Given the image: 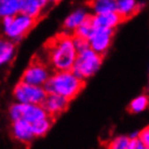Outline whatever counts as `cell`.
Wrapping results in <instances>:
<instances>
[{"label": "cell", "instance_id": "5bb4252c", "mask_svg": "<svg viewBox=\"0 0 149 149\" xmlns=\"http://www.w3.org/2000/svg\"><path fill=\"white\" fill-rule=\"evenodd\" d=\"M141 7L142 6L136 0H116V12L123 21L136 14Z\"/></svg>", "mask_w": 149, "mask_h": 149}, {"label": "cell", "instance_id": "7402d4cb", "mask_svg": "<svg viewBox=\"0 0 149 149\" xmlns=\"http://www.w3.org/2000/svg\"><path fill=\"white\" fill-rule=\"evenodd\" d=\"M72 41H74V48L77 50V52H81L83 50H86L89 49V42L82 38H78L72 36Z\"/></svg>", "mask_w": 149, "mask_h": 149}, {"label": "cell", "instance_id": "603a6c76", "mask_svg": "<svg viewBox=\"0 0 149 149\" xmlns=\"http://www.w3.org/2000/svg\"><path fill=\"white\" fill-rule=\"evenodd\" d=\"M137 138L145 147H148L149 146V127H145L143 130L139 131V132H138Z\"/></svg>", "mask_w": 149, "mask_h": 149}, {"label": "cell", "instance_id": "d6986e66", "mask_svg": "<svg viewBox=\"0 0 149 149\" xmlns=\"http://www.w3.org/2000/svg\"><path fill=\"white\" fill-rule=\"evenodd\" d=\"M148 96L146 94H142V95H138L135 98H133L131 101L130 105H129V111L132 113H141L144 112L148 107Z\"/></svg>", "mask_w": 149, "mask_h": 149}, {"label": "cell", "instance_id": "7a4b0ae2", "mask_svg": "<svg viewBox=\"0 0 149 149\" xmlns=\"http://www.w3.org/2000/svg\"><path fill=\"white\" fill-rule=\"evenodd\" d=\"M84 88V81L71 70L53 71L43 86L47 94H55L70 102Z\"/></svg>", "mask_w": 149, "mask_h": 149}, {"label": "cell", "instance_id": "8992f818", "mask_svg": "<svg viewBox=\"0 0 149 149\" xmlns=\"http://www.w3.org/2000/svg\"><path fill=\"white\" fill-rule=\"evenodd\" d=\"M9 116L12 122L16 120H24L30 124L49 117L41 105H26L19 103H13L10 106Z\"/></svg>", "mask_w": 149, "mask_h": 149}, {"label": "cell", "instance_id": "cb8c5ba5", "mask_svg": "<svg viewBox=\"0 0 149 149\" xmlns=\"http://www.w3.org/2000/svg\"><path fill=\"white\" fill-rule=\"evenodd\" d=\"M129 139H130V138H129ZM144 148H145V146L139 142L138 138L130 139V141H129V144H127V149H144Z\"/></svg>", "mask_w": 149, "mask_h": 149}, {"label": "cell", "instance_id": "7c38bea8", "mask_svg": "<svg viewBox=\"0 0 149 149\" xmlns=\"http://www.w3.org/2000/svg\"><path fill=\"white\" fill-rule=\"evenodd\" d=\"M49 3L48 0H19V13L37 21Z\"/></svg>", "mask_w": 149, "mask_h": 149}, {"label": "cell", "instance_id": "30bf717a", "mask_svg": "<svg viewBox=\"0 0 149 149\" xmlns=\"http://www.w3.org/2000/svg\"><path fill=\"white\" fill-rule=\"evenodd\" d=\"M91 16V12L86 9V7L77 8L74 11H71L69 14L67 15V17L64 19V31L65 34L71 35L74 33V30L78 27H80L83 23L88 21Z\"/></svg>", "mask_w": 149, "mask_h": 149}, {"label": "cell", "instance_id": "277c9868", "mask_svg": "<svg viewBox=\"0 0 149 149\" xmlns=\"http://www.w3.org/2000/svg\"><path fill=\"white\" fill-rule=\"evenodd\" d=\"M102 64H103V55L97 54L89 48L81 52H78L71 71L78 78L84 81L86 79L93 77L100 70Z\"/></svg>", "mask_w": 149, "mask_h": 149}, {"label": "cell", "instance_id": "8fae6325", "mask_svg": "<svg viewBox=\"0 0 149 149\" xmlns=\"http://www.w3.org/2000/svg\"><path fill=\"white\" fill-rule=\"evenodd\" d=\"M68 105H69V101L66 98L55 94H47L41 106L43 107L47 115L50 118L54 119L67 109Z\"/></svg>", "mask_w": 149, "mask_h": 149}, {"label": "cell", "instance_id": "ffe728a7", "mask_svg": "<svg viewBox=\"0 0 149 149\" xmlns=\"http://www.w3.org/2000/svg\"><path fill=\"white\" fill-rule=\"evenodd\" d=\"M95 33V29H94V27L92 26V24L90 22V19L88 21L82 24L81 26L78 27L77 29L74 30V33L72 34V36L74 37H78V38H82V39H84V40L89 41L90 38L93 36V34Z\"/></svg>", "mask_w": 149, "mask_h": 149}, {"label": "cell", "instance_id": "e0dca14e", "mask_svg": "<svg viewBox=\"0 0 149 149\" xmlns=\"http://www.w3.org/2000/svg\"><path fill=\"white\" fill-rule=\"evenodd\" d=\"M19 13V0H0V19Z\"/></svg>", "mask_w": 149, "mask_h": 149}, {"label": "cell", "instance_id": "9a60e30c", "mask_svg": "<svg viewBox=\"0 0 149 149\" xmlns=\"http://www.w3.org/2000/svg\"><path fill=\"white\" fill-rule=\"evenodd\" d=\"M16 48L15 43L7 38H0V67L11 63L14 58Z\"/></svg>", "mask_w": 149, "mask_h": 149}, {"label": "cell", "instance_id": "2e32d148", "mask_svg": "<svg viewBox=\"0 0 149 149\" xmlns=\"http://www.w3.org/2000/svg\"><path fill=\"white\" fill-rule=\"evenodd\" d=\"M93 14H106L116 12V0H95L90 3Z\"/></svg>", "mask_w": 149, "mask_h": 149}, {"label": "cell", "instance_id": "9c48e42d", "mask_svg": "<svg viewBox=\"0 0 149 149\" xmlns=\"http://www.w3.org/2000/svg\"><path fill=\"white\" fill-rule=\"evenodd\" d=\"M115 30H95L93 36L90 38L89 48L100 55H104L111 45Z\"/></svg>", "mask_w": 149, "mask_h": 149}, {"label": "cell", "instance_id": "6da1fadb", "mask_svg": "<svg viewBox=\"0 0 149 149\" xmlns=\"http://www.w3.org/2000/svg\"><path fill=\"white\" fill-rule=\"evenodd\" d=\"M47 62L52 71L71 70L77 57L72 36L61 33L47 43Z\"/></svg>", "mask_w": 149, "mask_h": 149}, {"label": "cell", "instance_id": "3957f363", "mask_svg": "<svg viewBox=\"0 0 149 149\" xmlns=\"http://www.w3.org/2000/svg\"><path fill=\"white\" fill-rule=\"evenodd\" d=\"M36 19L19 13L14 16L0 19V27L8 40L15 42L26 36L36 24Z\"/></svg>", "mask_w": 149, "mask_h": 149}, {"label": "cell", "instance_id": "52a82bcc", "mask_svg": "<svg viewBox=\"0 0 149 149\" xmlns=\"http://www.w3.org/2000/svg\"><path fill=\"white\" fill-rule=\"evenodd\" d=\"M53 71L48 64L39 58H34L22 74L21 81L36 86H43Z\"/></svg>", "mask_w": 149, "mask_h": 149}, {"label": "cell", "instance_id": "d4e9b609", "mask_svg": "<svg viewBox=\"0 0 149 149\" xmlns=\"http://www.w3.org/2000/svg\"><path fill=\"white\" fill-rule=\"evenodd\" d=\"M144 149H149V148H148V147H145V148H144Z\"/></svg>", "mask_w": 149, "mask_h": 149}, {"label": "cell", "instance_id": "5b68a950", "mask_svg": "<svg viewBox=\"0 0 149 149\" xmlns=\"http://www.w3.org/2000/svg\"><path fill=\"white\" fill-rule=\"evenodd\" d=\"M47 96L43 86H31L23 81L16 83L13 90V97L15 103L26 105H42Z\"/></svg>", "mask_w": 149, "mask_h": 149}, {"label": "cell", "instance_id": "4fadbf2b", "mask_svg": "<svg viewBox=\"0 0 149 149\" xmlns=\"http://www.w3.org/2000/svg\"><path fill=\"white\" fill-rule=\"evenodd\" d=\"M12 135L17 142L24 145H28L34 141L35 135L31 130L30 123L24 120H16L12 122Z\"/></svg>", "mask_w": 149, "mask_h": 149}, {"label": "cell", "instance_id": "ac0fdd59", "mask_svg": "<svg viewBox=\"0 0 149 149\" xmlns=\"http://www.w3.org/2000/svg\"><path fill=\"white\" fill-rule=\"evenodd\" d=\"M52 124H53V119L48 117V118L42 119L40 121H37V122L33 123L30 125H31V130H33L35 137H42V136H45L49 131L51 130Z\"/></svg>", "mask_w": 149, "mask_h": 149}, {"label": "cell", "instance_id": "ba28073f", "mask_svg": "<svg viewBox=\"0 0 149 149\" xmlns=\"http://www.w3.org/2000/svg\"><path fill=\"white\" fill-rule=\"evenodd\" d=\"M90 22L95 30H115L123 22L117 12L106 14H91Z\"/></svg>", "mask_w": 149, "mask_h": 149}, {"label": "cell", "instance_id": "44dd1931", "mask_svg": "<svg viewBox=\"0 0 149 149\" xmlns=\"http://www.w3.org/2000/svg\"><path fill=\"white\" fill-rule=\"evenodd\" d=\"M129 137L127 135H118L115 136L109 142L107 149H127V146L129 144Z\"/></svg>", "mask_w": 149, "mask_h": 149}]
</instances>
